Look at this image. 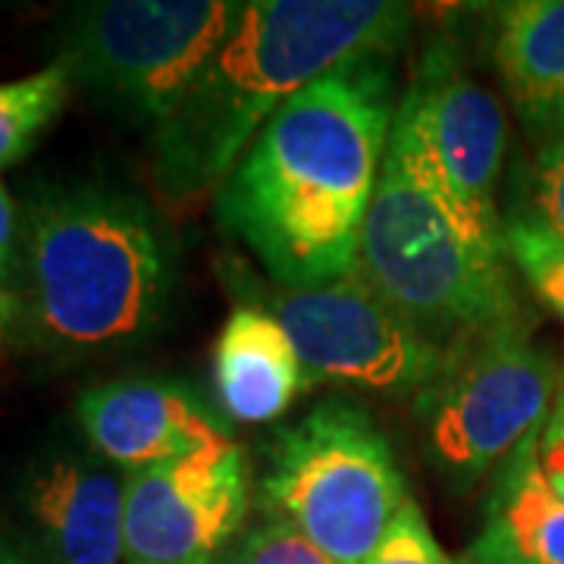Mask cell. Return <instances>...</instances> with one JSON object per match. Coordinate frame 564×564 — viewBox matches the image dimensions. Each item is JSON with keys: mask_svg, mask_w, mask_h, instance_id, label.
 Wrapping results in <instances>:
<instances>
[{"mask_svg": "<svg viewBox=\"0 0 564 564\" xmlns=\"http://www.w3.org/2000/svg\"><path fill=\"white\" fill-rule=\"evenodd\" d=\"M220 564H336L323 549L311 543L302 530L282 518L267 514L263 521L242 530L229 545Z\"/></svg>", "mask_w": 564, "mask_h": 564, "instance_id": "ac0fdd59", "label": "cell"}, {"mask_svg": "<svg viewBox=\"0 0 564 564\" xmlns=\"http://www.w3.org/2000/svg\"><path fill=\"white\" fill-rule=\"evenodd\" d=\"M558 367L521 314L462 343L421 399L426 452L452 489L467 492L543 433Z\"/></svg>", "mask_w": 564, "mask_h": 564, "instance_id": "52a82bcc", "label": "cell"}, {"mask_svg": "<svg viewBox=\"0 0 564 564\" xmlns=\"http://www.w3.org/2000/svg\"><path fill=\"white\" fill-rule=\"evenodd\" d=\"M0 564H29V558L22 555L17 545L7 543V540L0 536Z\"/></svg>", "mask_w": 564, "mask_h": 564, "instance_id": "d4e9b609", "label": "cell"}, {"mask_svg": "<svg viewBox=\"0 0 564 564\" xmlns=\"http://www.w3.org/2000/svg\"><path fill=\"white\" fill-rule=\"evenodd\" d=\"M543 440H564V373L558 380V392H555V404H552V414L545 421Z\"/></svg>", "mask_w": 564, "mask_h": 564, "instance_id": "603a6c76", "label": "cell"}, {"mask_svg": "<svg viewBox=\"0 0 564 564\" xmlns=\"http://www.w3.org/2000/svg\"><path fill=\"white\" fill-rule=\"evenodd\" d=\"M73 88V76L61 61L25 79L0 82V170H10L39 144L57 120Z\"/></svg>", "mask_w": 564, "mask_h": 564, "instance_id": "2e32d148", "label": "cell"}, {"mask_svg": "<svg viewBox=\"0 0 564 564\" xmlns=\"http://www.w3.org/2000/svg\"><path fill=\"white\" fill-rule=\"evenodd\" d=\"M13 321H20V295L0 285V339Z\"/></svg>", "mask_w": 564, "mask_h": 564, "instance_id": "cb8c5ba5", "label": "cell"}, {"mask_svg": "<svg viewBox=\"0 0 564 564\" xmlns=\"http://www.w3.org/2000/svg\"><path fill=\"white\" fill-rule=\"evenodd\" d=\"M229 0H101L69 10L61 63L132 122L158 132L232 29Z\"/></svg>", "mask_w": 564, "mask_h": 564, "instance_id": "8992f818", "label": "cell"}, {"mask_svg": "<svg viewBox=\"0 0 564 564\" xmlns=\"http://www.w3.org/2000/svg\"><path fill=\"white\" fill-rule=\"evenodd\" d=\"M367 564H452V558L436 543L421 505L408 496Z\"/></svg>", "mask_w": 564, "mask_h": 564, "instance_id": "d6986e66", "label": "cell"}, {"mask_svg": "<svg viewBox=\"0 0 564 564\" xmlns=\"http://www.w3.org/2000/svg\"><path fill=\"white\" fill-rule=\"evenodd\" d=\"M261 499L267 514L299 527L336 564H367L408 492L373 417L329 399L273 436Z\"/></svg>", "mask_w": 564, "mask_h": 564, "instance_id": "5b68a950", "label": "cell"}, {"mask_svg": "<svg viewBox=\"0 0 564 564\" xmlns=\"http://www.w3.org/2000/svg\"><path fill=\"white\" fill-rule=\"evenodd\" d=\"M411 25L386 0H248L173 117L154 132V173L176 198H198L242 161L267 120L323 73L395 54Z\"/></svg>", "mask_w": 564, "mask_h": 564, "instance_id": "7a4b0ae2", "label": "cell"}, {"mask_svg": "<svg viewBox=\"0 0 564 564\" xmlns=\"http://www.w3.org/2000/svg\"><path fill=\"white\" fill-rule=\"evenodd\" d=\"M492 63L530 132L564 139V0H518L496 17Z\"/></svg>", "mask_w": 564, "mask_h": 564, "instance_id": "5bb4252c", "label": "cell"}, {"mask_svg": "<svg viewBox=\"0 0 564 564\" xmlns=\"http://www.w3.org/2000/svg\"><path fill=\"white\" fill-rule=\"evenodd\" d=\"M273 317L295 345L307 386L423 399L452 361V348L426 339L358 270L311 289H280Z\"/></svg>", "mask_w": 564, "mask_h": 564, "instance_id": "ba28073f", "label": "cell"}, {"mask_svg": "<svg viewBox=\"0 0 564 564\" xmlns=\"http://www.w3.org/2000/svg\"><path fill=\"white\" fill-rule=\"evenodd\" d=\"M533 220L564 242V139L549 141L533 170Z\"/></svg>", "mask_w": 564, "mask_h": 564, "instance_id": "ffe728a7", "label": "cell"}, {"mask_svg": "<svg viewBox=\"0 0 564 564\" xmlns=\"http://www.w3.org/2000/svg\"><path fill=\"white\" fill-rule=\"evenodd\" d=\"M540 436L499 467L467 564H564V499L540 467Z\"/></svg>", "mask_w": 564, "mask_h": 564, "instance_id": "9a60e30c", "label": "cell"}, {"mask_svg": "<svg viewBox=\"0 0 564 564\" xmlns=\"http://www.w3.org/2000/svg\"><path fill=\"white\" fill-rule=\"evenodd\" d=\"M248 462L229 440L126 474L122 564H220L242 536Z\"/></svg>", "mask_w": 564, "mask_h": 564, "instance_id": "9c48e42d", "label": "cell"}, {"mask_svg": "<svg viewBox=\"0 0 564 564\" xmlns=\"http://www.w3.org/2000/svg\"><path fill=\"white\" fill-rule=\"evenodd\" d=\"M395 110L392 54L339 63L282 104L223 180V223L282 289L355 270Z\"/></svg>", "mask_w": 564, "mask_h": 564, "instance_id": "6da1fadb", "label": "cell"}, {"mask_svg": "<svg viewBox=\"0 0 564 564\" xmlns=\"http://www.w3.org/2000/svg\"><path fill=\"white\" fill-rule=\"evenodd\" d=\"M17 239H20V220H17V204L10 192L0 185V285L10 280L13 263H17Z\"/></svg>", "mask_w": 564, "mask_h": 564, "instance_id": "44dd1931", "label": "cell"}, {"mask_svg": "<svg viewBox=\"0 0 564 564\" xmlns=\"http://www.w3.org/2000/svg\"><path fill=\"white\" fill-rule=\"evenodd\" d=\"M20 321L63 361L148 343L176 292L173 248L151 204L104 182L44 185L22 220Z\"/></svg>", "mask_w": 564, "mask_h": 564, "instance_id": "3957f363", "label": "cell"}, {"mask_svg": "<svg viewBox=\"0 0 564 564\" xmlns=\"http://www.w3.org/2000/svg\"><path fill=\"white\" fill-rule=\"evenodd\" d=\"M508 258L524 273L536 299L564 321V242L527 217L505 226Z\"/></svg>", "mask_w": 564, "mask_h": 564, "instance_id": "e0dca14e", "label": "cell"}, {"mask_svg": "<svg viewBox=\"0 0 564 564\" xmlns=\"http://www.w3.org/2000/svg\"><path fill=\"white\" fill-rule=\"evenodd\" d=\"M505 236L470 220L445 188L414 110L399 104L355 270L404 321L458 348L518 314Z\"/></svg>", "mask_w": 564, "mask_h": 564, "instance_id": "277c9868", "label": "cell"}, {"mask_svg": "<svg viewBox=\"0 0 564 564\" xmlns=\"http://www.w3.org/2000/svg\"><path fill=\"white\" fill-rule=\"evenodd\" d=\"M307 386L282 323L261 307L239 304L214 345V389L223 414L239 423L282 417Z\"/></svg>", "mask_w": 564, "mask_h": 564, "instance_id": "4fadbf2b", "label": "cell"}, {"mask_svg": "<svg viewBox=\"0 0 564 564\" xmlns=\"http://www.w3.org/2000/svg\"><path fill=\"white\" fill-rule=\"evenodd\" d=\"M540 467H543L549 486L555 489V496L564 499V440L540 436Z\"/></svg>", "mask_w": 564, "mask_h": 564, "instance_id": "7402d4cb", "label": "cell"}, {"mask_svg": "<svg viewBox=\"0 0 564 564\" xmlns=\"http://www.w3.org/2000/svg\"><path fill=\"white\" fill-rule=\"evenodd\" d=\"M85 443L122 474L180 462L229 440L202 395L170 377H120L85 389L76 402Z\"/></svg>", "mask_w": 564, "mask_h": 564, "instance_id": "8fae6325", "label": "cell"}, {"mask_svg": "<svg viewBox=\"0 0 564 564\" xmlns=\"http://www.w3.org/2000/svg\"><path fill=\"white\" fill-rule=\"evenodd\" d=\"M421 122L430 158L464 214L492 236H505L499 214L508 126L499 98L464 69L452 41L426 47L402 98Z\"/></svg>", "mask_w": 564, "mask_h": 564, "instance_id": "30bf717a", "label": "cell"}, {"mask_svg": "<svg viewBox=\"0 0 564 564\" xmlns=\"http://www.w3.org/2000/svg\"><path fill=\"white\" fill-rule=\"evenodd\" d=\"M17 499L51 564H122L126 477L98 452H41L22 470Z\"/></svg>", "mask_w": 564, "mask_h": 564, "instance_id": "7c38bea8", "label": "cell"}, {"mask_svg": "<svg viewBox=\"0 0 564 564\" xmlns=\"http://www.w3.org/2000/svg\"><path fill=\"white\" fill-rule=\"evenodd\" d=\"M462 564H467V562H462Z\"/></svg>", "mask_w": 564, "mask_h": 564, "instance_id": "484cf974", "label": "cell"}]
</instances>
